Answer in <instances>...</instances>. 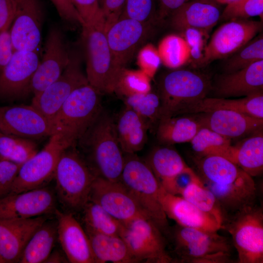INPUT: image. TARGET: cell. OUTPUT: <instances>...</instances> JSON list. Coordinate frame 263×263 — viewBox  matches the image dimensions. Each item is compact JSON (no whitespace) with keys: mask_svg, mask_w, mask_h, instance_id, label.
<instances>
[{"mask_svg":"<svg viewBox=\"0 0 263 263\" xmlns=\"http://www.w3.org/2000/svg\"><path fill=\"white\" fill-rule=\"evenodd\" d=\"M15 51L8 28L0 32V74L10 61Z\"/></svg>","mask_w":263,"mask_h":263,"instance_id":"cell-51","label":"cell"},{"mask_svg":"<svg viewBox=\"0 0 263 263\" xmlns=\"http://www.w3.org/2000/svg\"><path fill=\"white\" fill-rule=\"evenodd\" d=\"M199 160L198 176L215 197L224 216L255 202V182L237 165L217 155L202 156Z\"/></svg>","mask_w":263,"mask_h":263,"instance_id":"cell-1","label":"cell"},{"mask_svg":"<svg viewBox=\"0 0 263 263\" xmlns=\"http://www.w3.org/2000/svg\"><path fill=\"white\" fill-rule=\"evenodd\" d=\"M123 225L120 236L126 242L136 263L173 262L167 250L165 234L153 220L139 218Z\"/></svg>","mask_w":263,"mask_h":263,"instance_id":"cell-10","label":"cell"},{"mask_svg":"<svg viewBox=\"0 0 263 263\" xmlns=\"http://www.w3.org/2000/svg\"><path fill=\"white\" fill-rule=\"evenodd\" d=\"M44 52L34 74L31 93L36 95L56 81L68 65L71 52L67 48L62 32L52 26L48 32Z\"/></svg>","mask_w":263,"mask_h":263,"instance_id":"cell-17","label":"cell"},{"mask_svg":"<svg viewBox=\"0 0 263 263\" xmlns=\"http://www.w3.org/2000/svg\"><path fill=\"white\" fill-rule=\"evenodd\" d=\"M238 0H216V2L219 4H227Z\"/></svg>","mask_w":263,"mask_h":263,"instance_id":"cell-55","label":"cell"},{"mask_svg":"<svg viewBox=\"0 0 263 263\" xmlns=\"http://www.w3.org/2000/svg\"><path fill=\"white\" fill-rule=\"evenodd\" d=\"M173 245V261L181 263L232 262L231 246L226 237L177 225L166 234Z\"/></svg>","mask_w":263,"mask_h":263,"instance_id":"cell-2","label":"cell"},{"mask_svg":"<svg viewBox=\"0 0 263 263\" xmlns=\"http://www.w3.org/2000/svg\"><path fill=\"white\" fill-rule=\"evenodd\" d=\"M200 181L198 175L188 167L162 187L168 193L180 195L189 185Z\"/></svg>","mask_w":263,"mask_h":263,"instance_id":"cell-48","label":"cell"},{"mask_svg":"<svg viewBox=\"0 0 263 263\" xmlns=\"http://www.w3.org/2000/svg\"><path fill=\"white\" fill-rule=\"evenodd\" d=\"M95 263H136L125 241L119 236L108 235L85 229Z\"/></svg>","mask_w":263,"mask_h":263,"instance_id":"cell-29","label":"cell"},{"mask_svg":"<svg viewBox=\"0 0 263 263\" xmlns=\"http://www.w3.org/2000/svg\"><path fill=\"white\" fill-rule=\"evenodd\" d=\"M217 110L235 111L263 119V92L238 99L206 96L186 107L179 114L204 113Z\"/></svg>","mask_w":263,"mask_h":263,"instance_id":"cell-27","label":"cell"},{"mask_svg":"<svg viewBox=\"0 0 263 263\" xmlns=\"http://www.w3.org/2000/svg\"><path fill=\"white\" fill-rule=\"evenodd\" d=\"M217 97L246 96L262 92L263 60L242 69L219 76L214 87Z\"/></svg>","mask_w":263,"mask_h":263,"instance_id":"cell-25","label":"cell"},{"mask_svg":"<svg viewBox=\"0 0 263 263\" xmlns=\"http://www.w3.org/2000/svg\"><path fill=\"white\" fill-rule=\"evenodd\" d=\"M119 181L165 234L169 227L167 217L159 201L161 186L145 161L135 153L126 154Z\"/></svg>","mask_w":263,"mask_h":263,"instance_id":"cell-8","label":"cell"},{"mask_svg":"<svg viewBox=\"0 0 263 263\" xmlns=\"http://www.w3.org/2000/svg\"><path fill=\"white\" fill-rule=\"evenodd\" d=\"M180 196L201 210L213 216L222 225L224 219L222 208L213 193L203 185L201 181L189 185Z\"/></svg>","mask_w":263,"mask_h":263,"instance_id":"cell-39","label":"cell"},{"mask_svg":"<svg viewBox=\"0 0 263 263\" xmlns=\"http://www.w3.org/2000/svg\"><path fill=\"white\" fill-rule=\"evenodd\" d=\"M189 0H159V16L161 19L171 13Z\"/></svg>","mask_w":263,"mask_h":263,"instance_id":"cell-53","label":"cell"},{"mask_svg":"<svg viewBox=\"0 0 263 263\" xmlns=\"http://www.w3.org/2000/svg\"><path fill=\"white\" fill-rule=\"evenodd\" d=\"M125 106L133 111L147 123L149 128L159 121L161 101L159 95L151 91L125 97Z\"/></svg>","mask_w":263,"mask_h":263,"instance_id":"cell-40","label":"cell"},{"mask_svg":"<svg viewBox=\"0 0 263 263\" xmlns=\"http://www.w3.org/2000/svg\"><path fill=\"white\" fill-rule=\"evenodd\" d=\"M5 261L2 259V258L0 256V263H5Z\"/></svg>","mask_w":263,"mask_h":263,"instance_id":"cell-57","label":"cell"},{"mask_svg":"<svg viewBox=\"0 0 263 263\" xmlns=\"http://www.w3.org/2000/svg\"><path fill=\"white\" fill-rule=\"evenodd\" d=\"M100 94L89 83L78 87L54 119L55 133L71 146L83 136L102 112Z\"/></svg>","mask_w":263,"mask_h":263,"instance_id":"cell-3","label":"cell"},{"mask_svg":"<svg viewBox=\"0 0 263 263\" xmlns=\"http://www.w3.org/2000/svg\"><path fill=\"white\" fill-rule=\"evenodd\" d=\"M161 62L157 49L151 45L145 46L138 55V62L140 70L150 78L154 75Z\"/></svg>","mask_w":263,"mask_h":263,"instance_id":"cell-47","label":"cell"},{"mask_svg":"<svg viewBox=\"0 0 263 263\" xmlns=\"http://www.w3.org/2000/svg\"><path fill=\"white\" fill-rule=\"evenodd\" d=\"M69 147L61 154L55 170L56 189L59 201L72 211L82 210L98 176L80 154Z\"/></svg>","mask_w":263,"mask_h":263,"instance_id":"cell-4","label":"cell"},{"mask_svg":"<svg viewBox=\"0 0 263 263\" xmlns=\"http://www.w3.org/2000/svg\"><path fill=\"white\" fill-rule=\"evenodd\" d=\"M32 140L6 134L0 131V157L22 165L37 152Z\"/></svg>","mask_w":263,"mask_h":263,"instance_id":"cell-37","label":"cell"},{"mask_svg":"<svg viewBox=\"0 0 263 263\" xmlns=\"http://www.w3.org/2000/svg\"><path fill=\"white\" fill-rule=\"evenodd\" d=\"M224 59L225 73L242 69L256 62L263 60V34L254 37L242 48Z\"/></svg>","mask_w":263,"mask_h":263,"instance_id":"cell-38","label":"cell"},{"mask_svg":"<svg viewBox=\"0 0 263 263\" xmlns=\"http://www.w3.org/2000/svg\"><path fill=\"white\" fill-rule=\"evenodd\" d=\"M159 201L167 216L182 226L208 232H217L221 224L212 215L180 195L167 192L161 186Z\"/></svg>","mask_w":263,"mask_h":263,"instance_id":"cell-22","label":"cell"},{"mask_svg":"<svg viewBox=\"0 0 263 263\" xmlns=\"http://www.w3.org/2000/svg\"><path fill=\"white\" fill-rule=\"evenodd\" d=\"M263 0H238L226 4L219 20L246 19L255 16L263 19Z\"/></svg>","mask_w":263,"mask_h":263,"instance_id":"cell-42","label":"cell"},{"mask_svg":"<svg viewBox=\"0 0 263 263\" xmlns=\"http://www.w3.org/2000/svg\"><path fill=\"white\" fill-rule=\"evenodd\" d=\"M84 136H87L93 169L97 175L111 181H119L124 156L112 118L102 112Z\"/></svg>","mask_w":263,"mask_h":263,"instance_id":"cell-6","label":"cell"},{"mask_svg":"<svg viewBox=\"0 0 263 263\" xmlns=\"http://www.w3.org/2000/svg\"><path fill=\"white\" fill-rule=\"evenodd\" d=\"M202 127L196 117H170L159 121L157 137L168 145L190 142Z\"/></svg>","mask_w":263,"mask_h":263,"instance_id":"cell-31","label":"cell"},{"mask_svg":"<svg viewBox=\"0 0 263 263\" xmlns=\"http://www.w3.org/2000/svg\"><path fill=\"white\" fill-rule=\"evenodd\" d=\"M183 38L189 48L190 59L194 65L199 66L207 44L208 33L202 30L189 28L182 31Z\"/></svg>","mask_w":263,"mask_h":263,"instance_id":"cell-44","label":"cell"},{"mask_svg":"<svg viewBox=\"0 0 263 263\" xmlns=\"http://www.w3.org/2000/svg\"><path fill=\"white\" fill-rule=\"evenodd\" d=\"M197 114L196 118L203 127L228 138L241 137L258 131L263 125V118L235 111L217 110Z\"/></svg>","mask_w":263,"mask_h":263,"instance_id":"cell-24","label":"cell"},{"mask_svg":"<svg viewBox=\"0 0 263 263\" xmlns=\"http://www.w3.org/2000/svg\"><path fill=\"white\" fill-rule=\"evenodd\" d=\"M1 159L0 157V159Z\"/></svg>","mask_w":263,"mask_h":263,"instance_id":"cell-59","label":"cell"},{"mask_svg":"<svg viewBox=\"0 0 263 263\" xmlns=\"http://www.w3.org/2000/svg\"><path fill=\"white\" fill-rule=\"evenodd\" d=\"M46 220L45 215L0 219V256L5 263L19 262L29 240Z\"/></svg>","mask_w":263,"mask_h":263,"instance_id":"cell-23","label":"cell"},{"mask_svg":"<svg viewBox=\"0 0 263 263\" xmlns=\"http://www.w3.org/2000/svg\"><path fill=\"white\" fill-rule=\"evenodd\" d=\"M231 235L239 263H263V210L255 202L224 216L221 229Z\"/></svg>","mask_w":263,"mask_h":263,"instance_id":"cell-5","label":"cell"},{"mask_svg":"<svg viewBox=\"0 0 263 263\" xmlns=\"http://www.w3.org/2000/svg\"><path fill=\"white\" fill-rule=\"evenodd\" d=\"M207 2H216V0H201Z\"/></svg>","mask_w":263,"mask_h":263,"instance_id":"cell-56","label":"cell"},{"mask_svg":"<svg viewBox=\"0 0 263 263\" xmlns=\"http://www.w3.org/2000/svg\"><path fill=\"white\" fill-rule=\"evenodd\" d=\"M81 18L82 27L104 24V16L98 0H71Z\"/></svg>","mask_w":263,"mask_h":263,"instance_id":"cell-45","label":"cell"},{"mask_svg":"<svg viewBox=\"0 0 263 263\" xmlns=\"http://www.w3.org/2000/svg\"><path fill=\"white\" fill-rule=\"evenodd\" d=\"M262 28L263 21L249 19L227 21L212 34L199 66L230 56L253 39Z\"/></svg>","mask_w":263,"mask_h":263,"instance_id":"cell-13","label":"cell"},{"mask_svg":"<svg viewBox=\"0 0 263 263\" xmlns=\"http://www.w3.org/2000/svg\"><path fill=\"white\" fill-rule=\"evenodd\" d=\"M83 27L86 57V77L100 93L113 92L118 75L124 68L117 64L106 38L103 23Z\"/></svg>","mask_w":263,"mask_h":263,"instance_id":"cell-7","label":"cell"},{"mask_svg":"<svg viewBox=\"0 0 263 263\" xmlns=\"http://www.w3.org/2000/svg\"><path fill=\"white\" fill-rule=\"evenodd\" d=\"M57 238L68 261L72 263H95L85 230L71 212L56 209Z\"/></svg>","mask_w":263,"mask_h":263,"instance_id":"cell-21","label":"cell"},{"mask_svg":"<svg viewBox=\"0 0 263 263\" xmlns=\"http://www.w3.org/2000/svg\"><path fill=\"white\" fill-rule=\"evenodd\" d=\"M190 142L194 151L201 156H220L235 163L236 147L230 139L208 128L202 127Z\"/></svg>","mask_w":263,"mask_h":263,"instance_id":"cell-33","label":"cell"},{"mask_svg":"<svg viewBox=\"0 0 263 263\" xmlns=\"http://www.w3.org/2000/svg\"><path fill=\"white\" fill-rule=\"evenodd\" d=\"M71 147L58 133L51 136L40 151L21 165L9 194L45 187L54 176L62 152Z\"/></svg>","mask_w":263,"mask_h":263,"instance_id":"cell-11","label":"cell"},{"mask_svg":"<svg viewBox=\"0 0 263 263\" xmlns=\"http://www.w3.org/2000/svg\"><path fill=\"white\" fill-rule=\"evenodd\" d=\"M63 256L57 251L51 252L44 263L66 262Z\"/></svg>","mask_w":263,"mask_h":263,"instance_id":"cell-54","label":"cell"},{"mask_svg":"<svg viewBox=\"0 0 263 263\" xmlns=\"http://www.w3.org/2000/svg\"><path fill=\"white\" fill-rule=\"evenodd\" d=\"M0 131L29 139L50 137L56 132L53 123L32 104L0 106Z\"/></svg>","mask_w":263,"mask_h":263,"instance_id":"cell-16","label":"cell"},{"mask_svg":"<svg viewBox=\"0 0 263 263\" xmlns=\"http://www.w3.org/2000/svg\"><path fill=\"white\" fill-rule=\"evenodd\" d=\"M158 52L161 62L170 68H177L190 59L189 48L183 37L169 35L160 41Z\"/></svg>","mask_w":263,"mask_h":263,"instance_id":"cell-36","label":"cell"},{"mask_svg":"<svg viewBox=\"0 0 263 263\" xmlns=\"http://www.w3.org/2000/svg\"><path fill=\"white\" fill-rule=\"evenodd\" d=\"M88 83L81 69L79 55L71 52L69 63L61 75L42 92L34 96L31 104L53 123L72 92Z\"/></svg>","mask_w":263,"mask_h":263,"instance_id":"cell-14","label":"cell"},{"mask_svg":"<svg viewBox=\"0 0 263 263\" xmlns=\"http://www.w3.org/2000/svg\"><path fill=\"white\" fill-rule=\"evenodd\" d=\"M155 13L154 0H126L120 17L150 23Z\"/></svg>","mask_w":263,"mask_h":263,"instance_id":"cell-43","label":"cell"},{"mask_svg":"<svg viewBox=\"0 0 263 263\" xmlns=\"http://www.w3.org/2000/svg\"><path fill=\"white\" fill-rule=\"evenodd\" d=\"M150 23L120 17L106 31V38L118 66L124 68L147 37Z\"/></svg>","mask_w":263,"mask_h":263,"instance_id":"cell-20","label":"cell"},{"mask_svg":"<svg viewBox=\"0 0 263 263\" xmlns=\"http://www.w3.org/2000/svg\"><path fill=\"white\" fill-rule=\"evenodd\" d=\"M115 125L123 152L134 154L144 148L150 128L146 121L133 111L125 106Z\"/></svg>","mask_w":263,"mask_h":263,"instance_id":"cell-28","label":"cell"},{"mask_svg":"<svg viewBox=\"0 0 263 263\" xmlns=\"http://www.w3.org/2000/svg\"><path fill=\"white\" fill-rule=\"evenodd\" d=\"M60 17L70 23L83 25V20L71 0H51Z\"/></svg>","mask_w":263,"mask_h":263,"instance_id":"cell-50","label":"cell"},{"mask_svg":"<svg viewBox=\"0 0 263 263\" xmlns=\"http://www.w3.org/2000/svg\"><path fill=\"white\" fill-rule=\"evenodd\" d=\"M82 210L85 229L102 234L120 236L123 224L100 205L89 200Z\"/></svg>","mask_w":263,"mask_h":263,"instance_id":"cell-35","label":"cell"},{"mask_svg":"<svg viewBox=\"0 0 263 263\" xmlns=\"http://www.w3.org/2000/svg\"><path fill=\"white\" fill-rule=\"evenodd\" d=\"M150 78L141 70L124 68L120 73L113 92L125 97L151 91Z\"/></svg>","mask_w":263,"mask_h":263,"instance_id":"cell-41","label":"cell"},{"mask_svg":"<svg viewBox=\"0 0 263 263\" xmlns=\"http://www.w3.org/2000/svg\"><path fill=\"white\" fill-rule=\"evenodd\" d=\"M14 11L13 0H0V32L10 27Z\"/></svg>","mask_w":263,"mask_h":263,"instance_id":"cell-52","label":"cell"},{"mask_svg":"<svg viewBox=\"0 0 263 263\" xmlns=\"http://www.w3.org/2000/svg\"><path fill=\"white\" fill-rule=\"evenodd\" d=\"M89 200L100 205L124 225L139 218L152 220L120 181H111L97 176L93 182Z\"/></svg>","mask_w":263,"mask_h":263,"instance_id":"cell-12","label":"cell"},{"mask_svg":"<svg viewBox=\"0 0 263 263\" xmlns=\"http://www.w3.org/2000/svg\"><path fill=\"white\" fill-rule=\"evenodd\" d=\"M21 165L6 159H0V198L10 193Z\"/></svg>","mask_w":263,"mask_h":263,"instance_id":"cell-46","label":"cell"},{"mask_svg":"<svg viewBox=\"0 0 263 263\" xmlns=\"http://www.w3.org/2000/svg\"><path fill=\"white\" fill-rule=\"evenodd\" d=\"M39 62L37 51H15L0 74V98L13 99L31 93V82Z\"/></svg>","mask_w":263,"mask_h":263,"instance_id":"cell-19","label":"cell"},{"mask_svg":"<svg viewBox=\"0 0 263 263\" xmlns=\"http://www.w3.org/2000/svg\"><path fill=\"white\" fill-rule=\"evenodd\" d=\"M211 88L209 80L198 73L177 70L167 74L160 84L159 121L178 115L186 107L206 97Z\"/></svg>","mask_w":263,"mask_h":263,"instance_id":"cell-9","label":"cell"},{"mask_svg":"<svg viewBox=\"0 0 263 263\" xmlns=\"http://www.w3.org/2000/svg\"><path fill=\"white\" fill-rule=\"evenodd\" d=\"M235 163L252 176L261 175L263 170V136L259 133L235 146Z\"/></svg>","mask_w":263,"mask_h":263,"instance_id":"cell-34","label":"cell"},{"mask_svg":"<svg viewBox=\"0 0 263 263\" xmlns=\"http://www.w3.org/2000/svg\"><path fill=\"white\" fill-rule=\"evenodd\" d=\"M99 1V4H100V5L101 7V5H102V1H103V0H98Z\"/></svg>","mask_w":263,"mask_h":263,"instance_id":"cell-58","label":"cell"},{"mask_svg":"<svg viewBox=\"0 0 263 263\" xmlns=\"http://www.w3.org/2000/svg\"><path fill=\"white\" fill-rule=\"evenodd\" d=\"M56 209L55 192L46 187L0 198V219L31 218L55 213Z\"/></svg>","mask_w":263,"mask_h":263,"instance_id":"cell-18","label":"cell"},{"mask_svg":"<svg viewBox=\"0 0 263 263\" xmlns=\"http://www.w3.org/2000/svg\"><path fill=\"white\" fill-rule=\"evenodd\" d=\"M126 0H103V11L105 32L117 21L122 14Z\"/></svg>","mask_w":263,"mask_h":263,"instance_id":"cell-49","label":"cell"},{"mask_svg":"<svg viewBox=\"0 0 263 263\" xmlns=\"http://www.w3.org/2000/svg\"><path fill=\"white\" fill-rule=\"evenodd\" d=\"M145 161L161 186L188 167L176 151L167 147L153 149Z\"/></svg>","mask_w":263,"mask_h":263,"instance_id":"cell-32","label":"cell"},{"mask_svg":"<svg viewBox=\"0 0 263 263\" xmlns=\"http://www.w3.org/2000/svg\"><path fill=\"white\" fill-rule=\"evenodd\" d=\"M57 238V222L47 220L29 240L19 263H44L52 252Z\"/></svg>","mask_w":263,"mask_h":263,"instance_id":"cell-30","label":"cell"},{"mask_svg":"<svg viewBox=\"0 0 263 263\" xmlns=\"http://www.w3.org/2000/svg\"><path fill=\"white\" fill-rule=\"evenodd\" d=\"M14 17L10 33L15 51H37L44 19L40 0H13Z\"/></svg>","mask_w":263,"mask_h":263,"instance_id":"cell-15","label":"cell"},{"mask_svg":"<svg viewBox=\"0 0 263 263\" xmlns=\"http://www.w3.org/2000/svg\"><path fill=\"white\" fill-rule=\"evenodd\" d=\"M219 5L216 2L189 0L171 13V25L181 31L192 28L209 33L219 20Z\"/></svg>","mask_w":263,"mask_h":263,"instance_id":"cell-26","label":"cell"}]
</instances>
